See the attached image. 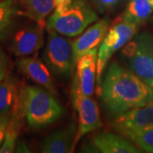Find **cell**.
Masks as SVG:
<instances>
[{"label": "cell", "instance_id": "6", "mask_svg": "<svg viewBox=\"0 0 153 153\" xmlns=\"http://www.w3.org/2000/svg\"><path fill=\"white\" fill-rule=\"evenodd\" d=\"M46 30L48 38L43 52V60L51 73L56 76H70L76 65L72 40L52 29Z\"/></svg>", "mask_w": 153, "mask_h": 153}, {"label": "cell", "instance_id": "9", "mask_svg": "<svg viewBox=\"0 0 153 153\" xmlns=\"http://www.w3.org/2000/svg\"><path fill=\"white\" fill-rule=\"evenodd\" d=\"M112 128L124 136L153 126V100L115 117Z\"/></svg>", "mask_w": 153, "mask_h": 153}, {"label": "cell", "instance_id": "11", "mask_svg": "<svg viewBox=\"0 0 153 153\" xmlns=\"http://www.w3.org/2000/svg\"><path fill=\"white\" fill-rule=\"evenodd\" d=\"M110 26V19L108 17H105L91 24L78 36V38L72 41L76 60L88 51L99 49L109 30Z\"/></svg>", "mask_w": 153, "mask_h": 153}, {"label": "cell", "instance_id": "23", "mask_svg": "<svg viewBox=\"0 0 153 153\" xmlns=\"http://www.w3.org/2000/svg\"><path fill=\"white\" fill-rule=\"evenodd\" d=\"M15 152H31L30 149L27 146V145L23 141H18L16 144V146L15 149Z\"/></svg>", "mask_w": 153, "mask_h": 153}, {"label": "cell", "instance_id": "18", "mask_svg": "<svg viewBox=\"0 0 153 153\" xmlns=\"http://www.w3.org/2000/svg\"><path fill=\"white\" fill-rule=\"evenodd\" d=\"M17 10L16 0H0V40H4L10 33Z\"/></svg>", "mask_w": 153, "mask_h": 153}, {"label": "cell", "instance_id": "22", "mask_svg": "<svg viewBox=\"0 0 153 153\" xmlns=\"http://www.w3.org/2000/svg\"><path fill=\"white\" fill-rule=\"evenodd\" d=\"M9 61L4 50L0 48V80L4 79L8 76Z\"/></svg>", "mask_w": 153, "mask_h": 153}, {"label": "cell", "instance_id": "17", "mask_svg": "<svg viewBox=\"0 0 153 153\" xmlns=\"http://www.w3.org/2000/svg\"><path fill=\"white\" fill-rule=\"evenodd\" d=\"M24 8L23 14L37 22L45 19L55 9V0H20Z\"/></svg>", "mask_w": 153, "mask_h": 153}, {"label": "cell", "instance_id": "15", "mask_svg": "<svg viewBox=\"0 0 153 153\" xmlns=\"http://www.w3.org/2000/svg\"><path fill=\"white\" fill-rule=\"evenodd\" d=\"M21 88L12 76H7L0 80V115L10 112L20 99Z\"/></svg>", "mask_w": 153, "mask_h": 153}, {"label": "cell", "instance_id": "3", "mask_svg": "<svg viewBox=\"0 0 153 153\" xmlns=\"http://www.w3.org/2000/svg\"><path fill=\"white\" fill-rule=\"evenodd\" d=\"M99 20L88 0H72L69 5L55 9L46 22V28L68 38H74Z\"/></svg>", "mask_w": 153, "mask_h": 153}, {"label": "cell", "instance_id": "2", "mask_svg": "<svg viewBox=\"0 0 153 153\" xmlns=\"http://www.w3.org/2000/svg\"><path fill=\"white\" fill-rule=\"evenodd\" d=\"M20 104L22 116L29 127L39 128L49 126L63 114V109L51 92L40 86L21 88Z\"/></svg>", "mask_w": 153, "mask_h": 153}, {"label": "cell", "instance_id": "25", "mask_svg": "<svg viewBox=\"0 0 153 153\" xmlns=\"http://www.w3.org/2000/svg\"><path fill=\"white\" fill-rule=\"evenodd\" d=\"M149 1L151 2V4H152V7H153V0H149Z\"/></svg>", "mask_w": 153, "mask_h": 153}, {"label": "cell", "instance_id": "16", "mask_svg": "<svg viewBox=\"0 0 153 153\" xmlns=\"http://www.w3.org/2000/svg\"><path fill=\"white\" fill-rule=\"evenodd\" d=\"M152 12L153 7L149 0H129L121 16L140 27L147 22Z\"/></svg>", "mask_w": 153, "mask_h": 153}, {"label": "cell", "instance_id": "26", "mask_svg": "<svg viewBox=\"0 0 153 153\" xmlns=\"http://www.w3.org/2000/svg\"><path fill=\"white\" fill-rule=\"evenodd\" d=\"M152 20H153V18H152Z\"/></svg>", "mask_w": 153, "mask_h": 153}, {"label": "cell", "instance_id": "12", "mask_svg": "<svg viewBox=\"0 0 153 153\" xmlns=\"http://www.w3.org/2000/svg\"><path fill=\"white\" fill-rule=\"evenodd\" d=\"M17 66L22 73L32 81L47 88L51 93L55 91L51 71L44 60L36 56H24L17 60Z\"/></svg>", "mask_w": 153, "mask_h": 153}, {"label": "cell", "instance_id": "13", "mask_svg": "<svg viewBox=\"0 0 153 153\" xmlns=\"http://www.w3.org/2000/svg\"><path fill=\"white\" fill-rule=\"evenodd\" d=\"M76 132V127L74 123L53 132L41 141L39 145L40 152L43 153L72 152Z\"/></svg>", "mask_w": 153, "mask_h": 153}, {"label": "cell", "instance_id": "1", "mask_svg": "<svg viewBox=\"0 0 153 153\" xmlns=\"http://www.w3.org/2000/svg\"><path fill=\"white\" fill-rule=\"evenodd\" d=\"M105 108L113 117L153 100V88L129 69L111 63L102 78L100 94Z\"/></svg>", "mask_w": 153, "mask_h": 153}, {"label": "cell", "instance_id": "4", "mask_svg": "<svg viewBox=\"0 0 153 153\" xmlns=\"http://www.w3.org/2000/svg\"><path fill=\"white\" fill-rule=\"evenodd\" d=\"M139 26L119 16L112 23L100 45L97 53L96 84L98 94L100 92L104 71L108 62L116 52L122 49L138 33Z\"/></svg>", "mask_w": 153, "mask_h": 153}, {"label": "cell", "instance_id": "24", "mask_svg": "<svg viewBox=\"0 0 153 153\" xmlns=\"http://www.w3.org/2000/svg\"><path fill=\"white\" fill-rule=\"evenodd\" d=\"M72 0H55V9H62L66 6L69 5Z\"/></svg>", "mask_w": 153, "mask_h": 153}, {"label": "cell", "instance_id": "20", "mask_svg": "<svg viewBox=\"0 0 153 153\" xmlns=\"http://www.w3.org/2000/svg\"><path fill=\"white\" fill-rule=\"evenodd\" d=\"M123 0H92L95 9L100 13H106L115 10Z\"/></svg>", "mask_w": 153, "mask_h": 153}, {"label": "cell", "instance_id": "19", "mask_svg": "<svg viewBox=\"0 0 153 153\" xmlns=\"http://www.w3.org/2000/svg\"><path fill=\"white\" fill-rule=\"evenodd\" d=\"M128 138L140 150L153 153V126L129 134Z\"/></svg>", "mask_w": 153, "mask_h": 153}, {"label": "cell", "instance_id": "14", "mask_svg": "<svg viewBox=\"0 0 153 153\" xmlns=\"http://www.w3.org/2000/svg\"><path fill=\"white\" fill-rule=\"evenodd\" d=\"M92 145L97 152L102 153H138L139 148L130 141L114 133L101 132L92 140Z\"/></svg>", "mask_w": 153, "mask_h": 153}, {"label": "cell", "instance_id": "10", "mask_svg": "<svg viewBox=\"0 0 153 153\" xmlns=\"http://www.w3.org/2000/svg\"><path fill=\"white\" fill-rule=\"evenodd\" d=\"M35 26L27 27L15 33L11 50L18 57L36 55L44 44V27L46 22H37Z\"/></svg>", "mask_w": 153, "mask_h": 153}, {"label": "cell", "instance_id": "21", "mask_svg": "<svg viewBox=\"0 0 153 153\" xmlns=\"http://www.w3.org/2000/svg\"><path fill=\"white\" fill-rule=\"evenodd\" d=\"M10 117L11 111L9 113H6V114L0 115V147L4 142Z\"/></svg>", "mask_w": 153, "mask_h": 153}, {"label": "cell", "instance_id": "7", "mask_svg": "<svg viewBox=\"0 0 153 153\" xmlns=\"http://www.w3.org/2000/svg\"><path fill=\"white\" fill-rule=\"evenodd\" d=\"M71 96L73 105L77 112L78 121L76 135L73 141V152L81 138L88 133L100 128L102 126V123L100 120L98 105L92 97L82 95L73 90H71Z\"/></svg>", "mask_w": 153, "mask_h": 153}, {"label": "cell", "instance_id": "8", "mask_svg": "<svg viewBox=\"0 0 153 153\" xmlns=\"http://www.w3.org/2000/svg\"><path fill=\"white\" fill-rule=\"evenodd\" d=\"M97 53L98 49H91L76 60V76L72 86L73 91L92 97L96 84Z\"/></svg>", "mask_w": 153, "mask_h": 153}, {"label": "cell", "instance_id": "5", "mask_svg": "<svg viewBox=\"0 0 153 153\" xmlns=\"http://www.w3.org/2000/svg\"><path fill=\"white\" fill-rule=\"evenodd\" d=\"M128 69L153 88V37L148 33L136 34L122 49Z\"/></svg>", "mask_w": 153, "mask_h": 153}]
</instances>
